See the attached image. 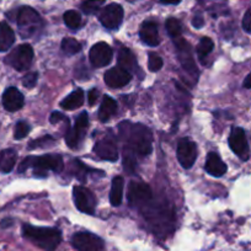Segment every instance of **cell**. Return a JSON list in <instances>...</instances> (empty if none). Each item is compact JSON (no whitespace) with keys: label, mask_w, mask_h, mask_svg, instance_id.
Segmentation results:
<instances>
[{"label":"cell","mask_w":251,"mask_h":251,"mask_svg":"<svg viewBox=\"0 0 251 251\" xmlns=\"http://www.w3.org/2000/svg\"><path fill=\"white\" fill-rule=\"evenodd\" d=\"M23 235L43 251H54L62 241V233L55 228L24 224Z\"/></svg>","instance_id":"6da1fadb"},{"label":"cell","mask_w":251,"mask_h":251,"mask_svg":"<svg viewBox=\"0 0 251 251\" xmlns=\"http://www.w3.org/2000/svg\"><path fill=\"white\" fill-rule=\"evenodd\" d=\"M28 168L35 169V175L42 176L48 170L60 173L64 168V163H63L62 156L55 155V154H47V155L37 156V158L28 156L21 161L20 166H19V173H24Z\"/></svg>","instance_id":"7a4b0ae2"},{"label":"cell","mask_w":251,"mask_h":251,"mask_svg":"<svg viewBox=\"0 0 251 251\" xmlns=\"http://www.w3.org/2000/svg\"><path fill=\"white\" fill-rule=\"evenodd\" d=\"M18 26L24 38H30L42 26V19L35 9L23 6L18 13Z\"/></svg>","instance_id":"3957f363"},{"label":"cell","mask_w":251,"mask_h":251,"mask_svg":"<svg viewBox=\"0 0 251 251\" xmlns=\"http://www.w3.org/2000/svg\"><path fill=\"white\" fill-rule=\"evenodd\" d=\"M128 142L132 148L142 155H148L151 151V133L142 125H133L129 127Z\"/></svg>","instance_id":"277c9868"},{"label":"cell","mask_w":251,"mask_h":251,"mask_svg":"<svg viewBox=\"0 0 251 251\" xmlns=\"http://www.w3.org/2000/svg\"><path fill=\"white\" fill-rule=\"evenodd\" d=\"M33 59V50L30 45H20L8 55L6 63L19 72L26 71Z\"/></svg>","instance_id":"5b68a950"},{"label":"cell","mask_w":251,"mask_h":251,"mask_svg":"<svg viewBox=\"0 0 251 251\" xmlns=\"http://www.w3.org/2000/svg\"><path fill=\"white\" fill-rule=\"evenodd\" d=\"M72 244L78 251H103L105 249L102 239L88 231L74 234L72 238Z\"/></svg>","instance_id":"8992f818"},{"label":"cell","mask_w":251,"mask_h":251,"mask_svg":"<svg viewBox=\"0 0 251 251\" xmlns=\"http://www.w3.org/2000/svg\"><path fill=\"white\" fill-rule=\"evenodd\" d=\"M175 45L176 50H177L178 60H180L182 68L185 69L190 75H192L194 78H197V75H199V69H197L196 63H195L194 54H192L190 45H188L185 40L178 37L175 38Z\"/></svg>","instance_id":"52a82bcc"},{"label":"cell","mask_w":251,"mask_h":251,"mask_svg":"<svg viewBox=\"0 0 251 251\" xmlns=\"http://www.w3.org/2000/svg\"><path fill=\"white\" fill-rule=\"evenodd\" d=\"M153 197L151 188L141 181H132L128 188V202L131 206H144Z\"/></svg>","instance_id":"ba28073f"},{"label":"cell","mask_w":251,"mask_h":251,"mask_svg":"<svg viewBox=\"0 0 251 251\" xmlns=\"http://www.w3.org/2000/svg\"><path fill=\"white\" fill-rule=\"evenodd\" d=\"M73 196L75 206L79 211L88 214L95 213L96 201L90 190L83 186H75L73 190Z\"/></svg>","instance_id":"9c48e42d"},{"label":"cell","mask_w":251,"mask_h":251,"mask_svg":"<svg viewBox=\"0 0 251 251\" xmlns=\"http://www.w3.org/2000/svg\"><path fill=\"white\" fill-rule=\"evenodd\" d=\"M113 52L112 48L105 42H99L91 47L90 53H89V58L95 68H102V67L108 66L112 60Z\"/></svg>","instance_id":"30bf717a"},{"label":"cell","mask_w":251,"mask_h":251,"mask_svg":"<svg viewBox=\"0 0 251 251\" xmlns=\"http://www.w3.org/2000/svg\"><path fill=\"white\" fill-rule=\"evenodd\" d=\"M177 159L185 169L192 168L197 159V146L192 141L183 138L177 144Z\"/></svg>","instance_id":"8fae6325"},{"label":"cell","mask_w":251,"mask_h":251,"mask_svg":"<svg viewBox=\"0 0 251 251\" xmlns=\"http://www.w3.org/2000/svg\"><path fill=\"white\" fill-rule=\"evenodd\" d=\"M100 23L108 30H116L123 20V9L118 4H110L101 10Z\"/></svg>","instance_id":"7c38bea8"},{"label":"cell","mask_w":251,"mask_h":251,"mask_svg":"<svg viewBox=\"0 0 251 251\" xmlns=\"http://www.w3.org/2000/svg\"><path fill=\"white\" fill-rule=\"evenodd\" d=\"M89 125V116L86 112H81L79 117L76 118L75 125L66 136V143L68 144L71 148H76L80 144V142L84 139V134L85 131L88 129Z\"/></svg>","instance_id":"4fadbf2b"},{"label":"cell","mask_w":251,"mask_h":251,"mask_svg":"<svg viewBox=\"0 0 251 251\" xmlns=\"http://www.w3.org/2000/svg\"><path fill=\"white\" fill-rule=\"evenodd\" d=\"M229 146L230 149L241 159V160H248L250 156V149H249L248 139H246L245 132L243 128H234L229 136Z\"/></svg>","instance_id":"5bb4252c"},{"label":"cell","mask_w":251,"mask_h":251,"mask_svg":"<svg viewBox=\"0 0 251 251\" xmlns=\"http://www.w3.org/2000/svg\"><path fill=\"white\" fill-rule=\"evenodd\" d=\"M132 74L122 69L121 67L108 69L105 73V83L110 88H123L131 81Z\"/></svg>","instance_id":"9a60e30c"},{"label":"cell","mask_w":251,"mask_h":251,"mask_svg":"<svg viewBox=\"0 0 251 251\" xmlns=\"http://www.w3.org/2000/svg\"><path fill=\"white\" fill-rule=\"evenodd\" d=\"M24 103H25L24 95L16 88L6 89L5 93L3 94V105L9 112H15V111L21 110Z\"/></svg>","instance_id":"2e32d148"},{"label":"cell","mask_w":251,"mask_h":251,"mask_svg":"<svg viewBox=\"0 0 251 251\" xmlns=\"http://www.w3.org/2000/svg\"><path fill=\"white\" fill-rule=\"evenodd\" d=\"M139 36L141 40L148 46L155 47L159 45V32H158V25L153 21H147V23L142 24L141 31H139Z\"/></svg>","instance_id":"e0dca14e"},{"label":"cell","mask_w":251,"mask_h":251,"mask_svg":"<svg viewBox=\"0 0 251 251\" xmlns=\"http://www.w3.org/2000/svg\"><path fill=\"white\" fill-rule=\"evenodd\" d=\"M95 151L103 160L116 161L118 158L117 148H116L115 143L108 141V139H102V141L98 142L95 144Z\"/></svg>","instance_id":"ac0fdd59"},{"label":"cell","mask_w":251,"mask_h":251,"mask_svg":"<svg viewBox=\"0 0 251 251\" xmlns=\"http://www.w3.org/2000/svg\"><path fill=\"white\" fill-rule=\"evenodd\" d=\"M206 171L209 175L219 177L226 173V165L218 154L209 153L206 160Z\"/></svg>","instance_id":"d6986e66"},{"label":"cell","mask_w":251,"mask_h":251,"mask_svg":"<svg viewBox=\"0 0 251 251\" xmlns=\"http://www.w3.org/2000/svg\"><path fill=\"white\" fill-rule=\"evenodd\" d=\"M118 67L127 71L128 73H134L138 69V63H137L136 55L128 50V48H121L118 53Z\"/></svg>","instance_id":"ffe728a7"},{"label":"cell","mask_w":251,"mask_h":251,"mask_svg":"<svg viewBox=\"0 0 251 251\" xmlns=\"http://www.w3.org/2000/svg\"><path fill=\"white\" fill-rule=\"evenodd\" d=\"M15 42V33L6 23H0V52H6Z\"/></svg>","instance_id":"44dd1931"},{"label":"cell","mask_w":251,"mask_h":251,"mask_svg":"<svg viewBox=\"0 0 251 251\" xmlns=\"http://www.w3.org/2000/svg\"><path fill=\"white\" fill-rule=\"evenodd\" d=\"M117 111V103L110 96H103L102 102H101L100 110H99V118H100L101 122H106L111 118V116H113Z\"/></svg>","instance_id":"7402d4cb"},{"label":"cell","mask_w":251,"mask_h":251,"mask_svg":"<svg viewBox=\"0 0 251 251\" xmlns=\"http://www.w3.org/2000/svg\"><path fill=\"white\" fill-rule=\"evenodd\" d=\"M123 188H125V181L121 176H117L112 180L110 192V202L112 206H120L123 200Z\"/></svg>","instance_id":"603a6c76"},{"label":"cell","mask_w":251,"mask_h":251,"mask_svg":"<svg viewBox=\"0 0 251 251\" xmlns=\"http://www.w3.org/2000/svg\"><path fill=\"white\" fill-rule=\"evenodd\" d=\"M84 103V93L83 90H75L72 94H69L64 100L60 101V106L64 110H75V108H79Z\"/></svg>","instance_id":"cb8c5ba5"},{"label":"cell","mask_w":251,"mask_h":251,"mask_svg":"<svg viewBox=\"0 0 251 251\" xmlns=\"http://www.w3.org/2000/svg\"><path fill=\"white\" fill-rule=\"evenodd\" d=\"M16 164V153L13 149H5L0 153V171L10 173Z\"/></svg>","instance_id":"d4e9b609"},{"label":"cell","mask_w":251,"mask_h":251,"mask_svg":"<svg viewBox=\"0 0 251 251\" xmlns=\"http://www.w3.org/2000/svg\"><path fill=\"white\" fill-rule=\"evenodd\" d=\"M213 48H214L213 41H212L209 37H203L201 41H200L199 45H197V48H196L197 55H199L200 58L207 57V55L213 50Z\"/></svg>","instance_id":"484cf974"},{"label":"cell","mask_w":251,"mask_h":251,"mask_svg":"<svg viewBox=\"0 0 251 251\" xmlns=\"http://www.w3.org/2000/svg\"><path fill=\"white\" fill-rule=\"evenodd\" d=\"M80 50H81L80 43H79L76 40H74V38H64V40L62 41V50L66 53V54L68 55L76 54L78 52H80Z\"/></svg>","instance_id":"4316f807"},{"label":"cell","mask_w":251,"mask_h":251,"mask_svg":"<svg viewBox=\"0 0 251 251\" xmlns=\"http://www.w3.org/2000/svg\"><path fill=\"white\" fill-rule=\"evenodd\" d=\"M63 19H64L66 25L68 26L69 28H73V30L74 28H78L81 24L80 14L76 13L75 10L67 11V13L64 14V16H63Z\"/></svg>","instance_id":"83f0119b"},{"label":"cell","mask_w":251,"mask_h":251,"mask_svg":"<svg viewBox=\"0 0 251 251\" xmlns=\"http://www.w3.org/2000/svg\"><path fill=\"white\" fill-rule=\"evenodd\" d=\"M166 31H168L169 35L171 36L173 38L180 37L181 31H182V26H181L180 21L175 18H170L166 20Z\"/></svg>","instance_id":"f1b7e54d"},{"label":"cell","mask_w":251,"mask_h":251,"mask_svg":"<svg viewBox=\"0 0 251 251\" xmlns=\"http://www.w3.org/2000/svg\"><path fill=\"white\" fill-rule=\"evenodd\" d=\"M123 168L128 174H133L137 169V160L131 151H125V159H123Z\"/></svg>","instance_id":"f546056e"},{"label":"cell","mask_w":251,"mask_h":251,"mask_svg":"<svg viewBox=\"0 0 251 251\" xmlns=\"http://www.w3.org/2000/svg\"><path fill=\"white\" fill-rule=\"evenodd\" d=\"M163 59H161V57L159 54H156V53H153L151 52L149 53V58H148V66H149V69H151V72H158L160 71L161 68H163Z\"/></svg>","instance_id":"4dcf8cb0"},{"label":"cell","mask_w":251,"mask_h":251,"mask_svg":"<svg viewBox=\"0 0 251 251\" xmlns=\"http://www.w3.org/2000/svg\"><path fill=\"white\" fill-rule=\"evenodd\" d=\"M28 133H30V126H28V123H26L25 121H20V122L16 123L15 132H14L15 139L25 138Z\"/></svg>","instance_id":"1f68e13d"},{"label":"cell","mask_w":251,"mask_h":251,"mask_svg":"<svg viewBox=\"0 0 251 251\" xmlns=\"http://www.w3.org/2000/svg\"><path fill=\"white\" fill-rule=\"evenodd\" d=\"M37 73H27L25 76H24L23 79V85L25 86V88H33V86L36 85V83H37Z\"/></svg>","instance_id":"d6a6232c"},{"label":"cell","mask_w":251,"mask_h":251,"mask_svg":"<svg viewBox=\"0 0 251 251\" xmlns=\"http://www.w3.org/2000/svg\"><path fill=\"white\" fill-rule=\"evenodd\" d=\"M53 142H54V139H53L52 137L46 136V137H43V138L37 139V141L31 142L30 147H28V148L33 149V148H37V147H45V146H48L50 143H53Z\"/></svg>","instance_id":"836d02e7"},{"label":"cell","mask_w":251,"mask_h":251,"mask_svg":"<svg viewBox=\"0 0 251 251\" xmlns=\"http://www.w3.org/2000/svg\"><path fill=\"white\" fill-rule=\"evenodd\" d=\"M99 8H100V4L98 3H90V1H85L81 5V9H83L84 13L86 14H95L96 11H99Z\"/></svg>","instance_id":"e575fe53"},{"label":"cell","mask_w":251,"mask_h":251,"mask_svg":"<svg viewBox=\"0 0 251 251\" xmlns=\"http://www.w3.org/2000/svg\"><path fill=\"white\" fill-rule=\"evenodd\" d=\"M243 28L246 32H251V8L246 10L245 15L243 18Z\"/></svg>","instance_id":"d590c367"},{"label":"cell","mask_w":251,"mask_h":251,"mask_svg":"<svg viewBox=\"0 0 251 251\" xmlns=\"http://www.w3.org/2000/svg\"><path fill=\"white\" fill-rule=\"evenodd\" d=\"M99 99V91L96 90V89H93V90H90L88 93V101H89V105L93 106L94 103L98 101Z\"/></svg>","instance_id":"8d00e7d4"},{"label":"cell","mask_w":251,"mask_h":251,"mask_svg":"<svg viewBox=\"0 0 251 251\" xmlns=\"http://www.w3.org/2000/svg\"><path fill=\"white\" fill-rule=\"evenodd\" d=\"M63 120H66V117L60 112H53L50 117V122L53 123V125H57V123H59Z\"/></svg>","instance_id":"74e56055"},{"label":"cell","mask_w":251,"mask_h":251,"mask_svg":"<svg viewBox=\"0 0 251 251\" xmlns=\"http://www.w3.org/2000/svg\"><path fill=\"white\" fill-rule=\"evenodd\" d=\"M203 24H204V21L201 16H196V18L192 20V25H194L196 28H201L202 26H203Z\"/></svg>","instance_id":"f35d334b"},{"label":"cell","mask_w":251,"mask_h":251,"mask_svg":"<svg viewBox=\"0 0 251 251\" xmlns=\"http://www.w3.org/2000/svg\"><path fill=\"white\" fill-rule=\"evenodd\" d=\"M244 88L251 89V73L249 74L245 78V80H244Z\"/></svg>","instance_id":"ab89813d"},{"label":"cell","mask_w":251,"mask_h":251,"mask_svg":"<svg viewBox=\"0 0 251 251\" xmlns=\"http://www.w3.org/2000/svg\"><path fill=\"white\" fill-rule=\"evenodd\" d=\"M11 223H13V221H11V219H5V221L1 222V228H6V226H10Z\"/></svg>","instance_id":"60d3db41"},{"label":"cell","mask_w":251,"mask_h":251,"mask_svg":"<svg viewBox=\"0 0 251 251\" xmlns=\"http://www.w3.org/2000/svg\"><path fill=\"white\" fill-rule=\"evenodd\" d=\"M181 0H160V3L163 4H178Z\"/></svg>","instance_id":"b9f144b4"},{"label":"cell","mask_w":251,"mask_h":251,"mask_svg":"<svg viewBox=\"0 0 251 251\" xmlns=\"http://www.w3.org/2000/svg\"><path fill=\"white\" fill-rule=\"evenodd\" d=\"M85 1H90V3H98V4H101L103 3L105 0H85Z\"/></svg>","instance_id":"7bdbcfd3"},{"label":"cell","mask_w":251,"mask_h":251,"mask_svg":"<svg viewBox=\"0 0 251 251\" xmlns=\"http://www.w3.org/2000/svg\"><path fill=\"white\" fill-rule=\"evenodd\" d=\"M127 1H129V3H133V1H137V0H127Z\"/></svg>","instance_id":"ee69618b"}]
</instances>
